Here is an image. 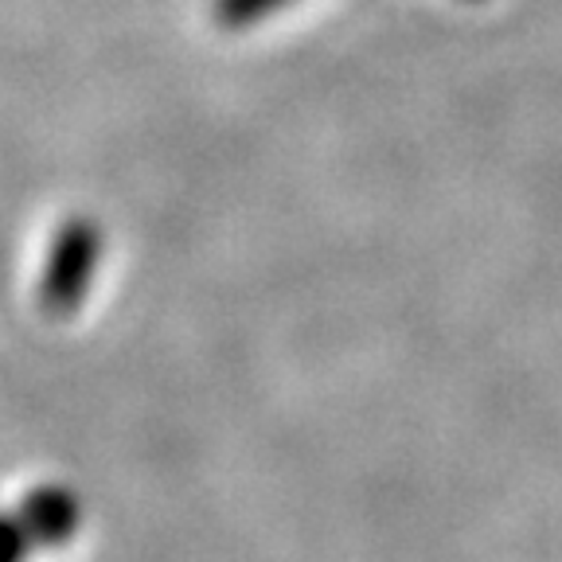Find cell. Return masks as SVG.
I'll return each mask as SVG.
<instances>
[{
	"label": "cell",
	"mask_w": 562,
	"mask_h": 562,
	"mask_svg": "<svg viewBox=\"0 0 562 562\" xmlns=\"http://www.w3.org/2000/svg\"><path fill=\"white\" fill-rule=\"evenodd\" d=\"M102 262V231L90 220H67L52 238L44 262V281H40V305L52 316H67L87 297L90 281Z\"/></svg>",
	"instance_id": "cell-1"
},
{
	"label": "cell",
	"mask_w": 562,
	"mask_h": 562,
	"mask_svg": "<svg viewBox=\"0 0 562 562\" xmlns=\"http://www.w3.org/2000/svg\"><path fill=\"white\" fill-rule=\"evenodd\" d=\"M79 516H82L79 501H75L67 488H59V484H44V488H35L24 501L20 524L27 527L32 543H63V539L75 536Z\"/></svg>",
	"instance_id": "cell-2"
},
{
	"label": "cell",
	"mask_w": 562,
	"mask_h": 562,
	"mask_svg": "<svg viewBox=\"0 0 562 562\" xmlns=\"http://www.w3.org/2000/svg\"><path fill=\"white\" fill-rule=\"evenodd\" d=\"M32 536L20 519H0V562H24Z\"/></svg>",
	"instance_id": "cell-4"
},
{
	"label": "cell",
	"mask_w": 562,
	"mask_h": 562,
	"mask_svg": "<svg viewBox=\"0 0 562 562\" xmlns=\"http://www.w3.org/2000/svg\"><path fill=\"white\" fill-rule=\"evenodd\" d=\"M285 0H220L215 4V12H220V20L223 24H250V20H262L266 12H273V9H281Z\"/></svg>",
	"instance_id": "cell-3"
}]
</instances>
